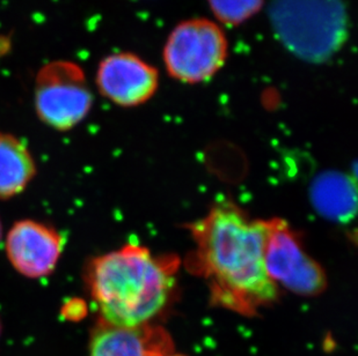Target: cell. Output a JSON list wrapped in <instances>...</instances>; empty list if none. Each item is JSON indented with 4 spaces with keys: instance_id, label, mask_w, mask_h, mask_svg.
<instances>
[{
    "instance_id": "cell-1",
    "label": "cell",
    "mask_w": 358,
    "mask_h": 356,
    "mask_svg": "<svg viewBox=\"0 0 358 356\" xmlns=\"http://www.w3.org/2000/svg\"><path fill=\"white\" fill-rule=\"evenodd\" d=\"M189 230L195 249L187 267L204 279L213 306L255 316L278 301L280 288L264 266L268 220L250 218L232 202H220Z\"/></svg>"
},
{
    "instance_id": "cell-2",
    "label": "cell",
    "mask_w": 358,
    "mask_h": 356,
    "mask_svg": "<svg viewBox=\"0 0 358 356\" xmlns=\"http://www.w3.org/2000/svg\"><path fill=\"white\" fill-rule=\"evenodd\" d=\"M180 259L155 255L145 246L125 244L92 258L85 283L101 322L119 327L146 325L169 306Z\"/></svg>"
},
{
    "instance_id": "cell-3",
    "label": "cell",
    "mask_w": 358,
    "mask_h": 356,
    "mask_svg": "<svg viewBox=\"0 0 358 356\" xmlns=\"http://www.w3.org/2000/svg\"><path fill=\"white\" fill-rule=\"evenodd\" d=\"M271 21L287 49L313 63L331 58L347 37L341 0H273Z\"/></svg>"
},
{
    "instance_id": "cell-4",
    "label": "cell",
    "mask_w": 358,
    "mask_h": 356,
    "mask_svg": "<svg viewBox=\"0 0 358 356\" xmlns=\"http://www.w3.org/2000/svg\"><path fill=\"white\" fill-rule=\"evenodd\" d=\"M229 42L223 29L208 19H190L174 27L164 47L166 71L185 84H199L223 68Z\"/></svg>"
},
{
    "instance_id": "cell-5",
    "label": "cell",
    "mask_w": 358,
    "mask_h": 356,
    "mask_svg": "<svg viewBox=\"0 0 358 356\" xmlns=\"http://www.w3.org/2000/svg\"><path fill=\"white\" fill-rule=\"evenodd\" d=\"M93 95L81 66L70 61L44 65L35 79L34 107L42 123L70 131L91 111Z\"/></svg>"
},
{
    "instance_id": "cell-6",
    "label": "cell",
    "mask_w": 358,
    "mask_h": 356,
    "mask_svg": "<svg viewBox=\"0 0 358 356\" xmlns=\"http://www.w3.org/2000/svg\"><path fill=\"white\" fill-rule=\"evenodd\" d=\"M268 222L264 266L269 278L278 288L282 285L298 295L315 296L324 292L327 287L326 273L304 249L301 237L282 218Z\"/></svg>"
},
{
    "instance_id": "cell-7",
    "label": "cell",
    "mask_w": 358,
    "mask_h": 356,
    "mask_svg": "<svg viewBox=\"0 0 358 356\" xmlns=\"http://www.w3.org/2000/svg\"><path fill=\"white\" fill-rule=\"evenodd\" d=\"M65 237L54 227L20 220L7 232L5 251L13 269L28 279H41L56 269L64 250Z\"/></svg>"
},
{
    "instance_id": "cell-8",
    "label": "cell",
    "mask_w": 358,
    "mask_h": 356,
    "mask_svg": "<svg viewBox=\"0 0 358 356\" xmlns=\"http://www.w3.org/2000/svg\"><path fill=\"white\" fill-rule=\"evenodd\" d=\"M95 82L100 94L116 105L138 107L159 87V72L131 52L109 54L99 64Z\"/></svg>"
},
{
    "instance_id": "cell-9",
    "label": "cell",
    "mask_w": 358,
    "mask_h": 356,
    "mask_svg": "<svg viewBox=\"0 0 358 356\" xmlns=\"http://www.w3.org/2000/svg\"><path fill=\"white\" fill-rule=\"evenodd\" d=\"M172 352L171 336L151 322L119 327L100 322L90 346V356H165Z\"/></svg>"
},
{
    "instance_id": "cell-10",
    "label": "cell",
    "mask_w": 358,
    "mask_h": 356,
    "mask_svg": "<svg viewBox=\"0 0 358 356\" xmlns=\"http://www.w3.org/2000/svg\"><path fill=\"white\" fill-rule=\"evenodd\" d=\"M38 172L31 151L20 139L0 132V200L20 195Z\"/></svg>"
},
{
    "instance_id": "cell-11",
    "label": "cell",
    "mask_w": 358,
    "mask_h": 356,
    "mask_svg": "<svg viewBox=\"0 0 358 356\" xmlns=\"http://www.w3.org/2000/svg\"><path fill=\"white\" fill-rule=\"evenodd\" d=\"M312 197L317 209L329 218L347 221L355 212V186L340 174L321 176L313 185Z\"/></svg>"
},
{
    "instance_id": "cell-12",
    "label": "cell",
    "mask_w": 358,
    "mask_h": 356,
    "mask_svg": "<svg viewBox=\"0 0 358 356\" xmlns=\"http://www.w3.org/2000/svg\"><path fill=\"white\" fill-rule=\"evenodd\" d=\"M210 10L220 24L236 27L257 15L264 0H208Z\"/></svg>"
},
{
    "instance_id": "cell-13",
    "label": "cell",
    "mask_w": 358,
    "mask_h": 356,
    "mask_svg": "<svg viewBox=\"0 0 358 356\" xmlns=\"http://www.w3.org/2000/svg\"><path fill=\"white\" fill-rule=\"evenodd\" d=\"M61 313L65 320H73V322L83 320L87 313V304L84 299L73 297V299H68L63 304Z\"/></svg>"
},
{
    "instance_id": "cell-14",
    "label": "cell",
    "mask_w": 358,
    "mask_h": 356,
    "mask_svg": "<svg viewBox=\"0 0 358 356\" xmlns=\"http://www.w3.org/2000/svg\"><path fill=\"white\" fill-rule=\"evenodd\" d=\"M3 239V223H1V220H0V241Z\"/></svg>"
},
{
    "instance_id": "cell-15",
    "label": "cell",
    "mask_w": 358,
    "mask_h": 356,
    "mask_svg": "<svg viewBox=\"0 0 358 356\" xmlns=\"http://www.w3.org/2000/svg\"><path fill=\"white\" fill-rule=\"evenodd\" d=\"M165 356H182V355H178V354L171 353V354H167V355H165Z\"/></svg>"
},
{
    "instance_id": "cell-16",
    "label": "cell",
    "mask_w": 358,
    "mask_h": 356,
    "mask_svg": "<svg viewBox=\"0 0 358 356\" xmlns=\"http://www.w3.org/2000/svg\"><path fill=\"white\" fill-rule=\"evenodd\" d=\"M0 333H1V322H0Z\"/></svg>"
}]
</instances>
